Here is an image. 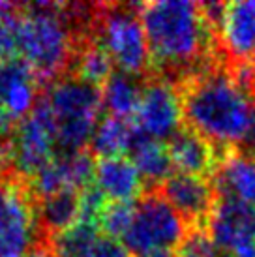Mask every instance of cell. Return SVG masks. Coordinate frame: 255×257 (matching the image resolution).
Returning a JSON list of instances; mask_svg holds the SVG:
<instances>
[{
  "label": "cell",
  "mask_w": 255,
  "mask_h": 257,
  "mask_svg": "<svg viewBox=\"0 0 255 257\" xmlns=\"http://www.w3.org/2000/svg\"><path fill=\"white\" fill-rule=\"evenodd\" d=\"M214 186L218 195H227L255 208V156L248 150L233 149L220 156Z\"/></svg>",
  "instance_id": "obj_13"
},
{
  "label": "cell",
  "mask_w": 255,
  "mask_h": 257,
  "mask_svg": "<svg viewBox=\"0 0 255 257\" xmlns=\"http://www.w3.org/2000/svg\"><path fill=\"white\" fill-rule=\"evenodd\" d=\"M218 47L227 64L255 58V0L225 4L218 27Z\"/></svg>",
  "instance_id": "obj_11"
},
{
  "label": "cell",
  "mask_w": 255,
  "mask_h": 257,
  "mask_svg": "<svg viewBox=\"0 0 255 257\" xmlns=\"http://www.w3.org/2000/svg\"><path fill=\"white\" fill-rule=\"evenodd\" d=\"M32 257H57V255L53 253V250L49 248V244H45V246H42L40 250H36V253Z\"/></svg>",
  "instance_id": "obj_24"
},
{
  "label": "cell",
  "mask_w": 255,
  "mask_h": 257,
  "mask_svg": "<svg viewBox=\"0 0 255 257\" xmlns=\"http://www.w3.org/2000/svg\"><path fill=\"white\" fill-rule=\"evenodd\" d=\"M45 244L27 180L0 177V257H32Z\"/></svg>",
  "instance_id": "obj_6"
},
{
  "label": "cell",
  "mask_w": 255,
  "mask_h": 257,
  "mask_svg": "<svg viewBox=\"0 0 255 257\" xmlns=\"http://www.w3.org/2000/svg\"><path fill=\"white\" fill-rule=\"evenodd\" d=\"M182 120L184 113L178 86L163 79L150 77L145 83L141 103L134 118L139 132L156 141H165L180 132Z\"/></svg>",
  "instance_id": "obj_9"
},
{
  "label": "cell",
  "mask_w": 255,
  "mask_h": 257,
  "mask_svg": "<svg viewBox=\"0 0 255 257\" xmlns=\"http://www.w3.org/2000/svg\"><path fill=\"white\" fill-rule=\"evenodd\" d=\"M188 223L160 190L145 192L135 201L134 216L122 235V246L132 257L178 250L188 235Z\"/></svg>",
  "instance_id": "obj_5"
},
{
  "label": "cell",
  "mask_w": 255,
  "mask_h": 257,
  "mask_svg": "<svg viewBox=\"0 0 255 257\" xmlns=\"http://www.w3.org/2000/svg\"><path fill=\"white\" fill-rule=\"evenodd\" d=\"M113 72V62H111L109 55L99 45L96 38L88 36L79 43L77 49H75V55H73L70 73L85 79V81L92 83V85L103 86Z\"/></svg>",
  "instance_id": "obj_20"
},
{
  "label": "cell",
  "mask_w": 255,
  "mask_h": 257,
  "mask_svg": "<svg viewBox=\"0 0 255 257\" xmlns=\"http://www.w3.org/2000/svg\"><path fill=\"white\" fill-rule=\"evenodd\" d=\"M42 92L43 85L21 57L0 60V137L14 132Z\"/></svg>",
  "instance_id": "obj_8"
},
{
  "label": "cell",
  "mask_w": 255,
  "mask_h": 257,
  "mask_svg": "<svg viewBox=\"0 0 255 257\" xmlns=\"http://www.w3.org/2000/svg\"><path fill=\"white\" fill-rule=\"evenodd\" d=\"M145 83L147 79L114 70L111 77L105 81V85L101 86L103 111L109 116H116L122 120H134L139 103H141Z\"/></svg>",
  "instance_id": "obj_18"
},
{
  "label": "cell",
  "mask_w": 255,
  "mask_h": 257,
  "mask_svg": "<svg viewBox=\"0 0 255 257\" xmlns=\"http://www.w3.org/2000/svg\"><path fill=\"white\" fill-rule=\"evenodd\" d=\"M94 186L101 192L107 203H134L145 193L141 175L128 156L98 160Z\"/></svg>",
  "instance_id": "obj_14"
},
{
  "label": "cell",
  "mask_w": 255,
  "mask_h": 257,
  "mask_svg": "<svg viewBox=\"0 0 255 257\" xmlns=\"http://www.w3.org/2000/svg\"><path fill=\"white\" fill-rule=\"evenodd\" d=\"M149 43L152 77L180 86L190 77L218 66V34L201 2L158 0L139 4Z\"/></svg>",
  "instance_id": "obj_1"
},
{
  "label": "cell",
  "mask_w": 255,
  "mask_h": 257,
  "mask_svg": "<svg viewBox=\"0 0 255 257\" xmlns=\"http://www.w3.org/2000/svg\"><path fill=\"white\" fill-rule=\"evenodd\" d=\"M92 36L105 49L118 72L147 81L152 77L149 43L139 15V4H94Z\"/></svg>",
  "instance_id": "obj_4"
},
{
  "label": "cell",
  "mask_w": 255,
  "mask_h": 257,
  "mask_svg": "<svg viewBox=\"0 0 255 257\" xmlns=\"http://www.w3.org/2000/svg\"><path fill=\"white\" fill-rule=\"evenodd\" d=\"M178 257H193V255H188V253H182V251H180V253H178Z\"/></svg>",
  "instance_id": "obj_26"
},
{
  "label": "cell",
  "mask_w": 255,
  "mask_h": 257,
  "mask_svg": "<svg viewBox=\"0 0 255 257\" xmlns=\"http://www.w3.org/2000/svg\"><path fill=\"white\" fill-rule=\"evenodd\" d=\"M36 214L43 238L49 244V240L77 223L81 214V192L64 190L36 199Z\"/></svg>",
  "instance_id": "obj_17"
},
{
  "label": "cell",
  "mask_w": 255,
  "mask_h": 257,
  "mask_svg": "<svg viewBox=\"0 0 255 257\" xmlns=\"http://www.w3.org/2000/svg\"><path fill=\"white\" fill-rule=\"evenodd\" d=\"M43 96L55 122L58 154L88 150L103 114L101 86L66 73L43 86Z\"/></svg>",
  "instance_id": "obj_3"
},
{
  "label": "cell",
  "mask_w": 255,
  "mask_h": 257,
  "mask_svg": "<svg viewBox=\"0 0 255 257\" xmlns=\"http://www.w3.org/2000/svg\"><path fill=\"white\" fill-rule=\"evenodd\" d=\"M251 147H253V152H251V154L255 156V141H253V145H251Z\"/></svg>",
  "instance_id": "obj_27"
},
{
  "label": "cell",
  "mask_w": 255,
  "mask_h": 257,
  "mask_svg": "<svg viewBox=\"0 0 255 257\" xmlns=\"http://www.w3.org/2000/svg\"><path fill=\"white\" fill-rule=\"evenodd\" d=\"M253 238H255V233H253Z\"/></svg>",
  "instance_id": "obj_28"
},
{
  "label": "cell",
  "mask_w": 255,
  "mask_h": 257,
  "mask_svg": "<svg viewBox=\"0 0 255 257\" xmlns=\"http://www.w3.org/2000/svg\"><path fill=\"white\" fill-rule=\"evenodd\" d=\"M188 128L214 149L233 150L255 141V96L227 66H214L178 86Z\"/></svg>",
  "instance_id": "obj_2"
},
{
  "label": "cell",
  "mask_w": 255,
  "mask_h": 257,
  "mask_svg": "<svg viewBox=\"0 0 255 257\" xmlns=\"http://www.w3.org/2000/svg\"><path fill=\"white\" fill-rule=\"evenodd\" d=\"M206 231L221 253H233L242 244L255 240V208L227 195H218Z\"/></svg>",
  "instance_id": "obj_12"
},
{
  "label": "cell",
  "mask_w": 255,
  "mask_h": 257,
  "mask_svg": "<svg viewBox=\"0 0 255 257\" xmlns=\"http://www.w3.org/2000/svg\"><path fill=\"white\" fill-rule=\"evenodd\" d=\"M21 4L0 2V60L19 57Z\"/></svg>",
  "instance_id": "obj_21"
},
{
  "label": "cell",
  "mask_w": 255,
  "mask_h": 257,
  "mask_svg": "<svg viewBox=\"0 0 255 257\" xmlns=\"http://www.w3.org/2000/svg\"><path fill=\"white\" fill-rule=\"evenodd\" d=\"M128 152H130V160L134 162L135 169L141 175L145 192L160 190L163 182L173 175V162H171L169 149L165 147V143L147 137L139 132L137 126H135L132 147Z\"/></svg>",
  "instance_id": "obj_16"
},
{
  "label": "cell",
  "mask_w": 255,
  "mask_h": 257,
  "mask_svg": "<svg viewBox=\"0 0 255 257\" xmlns=\"http://www.w3.org/2000/svg\"><path fill=\"white\" fill-rule=\"evenodd\" d=\"M134 120H122L116 116H101V120L96 126L88 150L94 158H116L124 156L134 139Z\"/></svg>",
  "instance_id": "obj_19"
},
{
  "label": "cell",
  "mask_w": 255,
  "mask_h": 257,
  "mask_svg": "<svg viewBox=\"0 0 255 257\" xmlns=\"http://www.w3.org/2000/svg\"><path fill=\"white\" fill-rule=\"evenodd\" d=\"M12 171L29 182L36 173L58 156L57 132L45 96L38 98L34 109L15 126L10 137Z\"/></svg>",
  "instance_id": "obj_7"
},
{
  "label": "cell",
  "mask_w": 255,
  "mask_h": 257,
  "mask_svg": "<svg viewBox=\"0 0 255 257\" xmlns=\"http://www.w3.org/2000/svg\"><path fill=\"white\" fill-rule=\"evenodd\" d=\"M143 257H173L171 251H158V253H149V255H143Z\"/></svg>",
  "instance_id": "obj_25"
},
{
  "label": "cell",
  "mask_w": 255,
  "mask_h": 257,
  "mask_svg": "<svg viewBox=\"0 0 255 257\" xmlns=\"http://www.w3.org/2000/svg\"><path fill=\"white\" fill-rule=\"evenodd\" d=\"M135 208L134 203H107L103 212L99 216V231L111 238H122L128 225L132 221Z\"/></svg>",
  "instance_id": "obj_22"
},
{
  "label": "cell",
  "mask_w": 255,
  "mask_h": 257,
  "mask_svg": "<svg viewBox=\"0 0 255 257\" xmlns=\"http://www.w3.org/2000/svg\"><path fill=\"white\" fill-rule=\"evenodd\" d=\"M75 257H132L122 246V242L114 240L111 236H105L103 233L94 238L92 242L81 250Z\"/></svg>",
  "instance_id": "obj_23"
},
{
  "label": "cell",
  "mask_w": 255,
  "mask_h": 257,
  "mask_svg": "<svg viewBox=\"0 0 255 257\" xmlns=\"http://www.w3.org/2000/svg\"><path fill=\"white\" fill-rule=\"evenodd\" d=\"M169 156L173 162V169L184 175L195 177H210L214 175L220 156L214 152V147L197 136L193 130L180 128L169 141Z\"/></svg>",
  "instance_id": "obj_15"
},
{
  "label": "cell",
  "mask_w": 255,
  "mask_h": 257,
  "mask_svg": "<svg viewBox=\"0 0 255 257\" xmlns=\"http://www.w3.org/2000/svg\"><path fill=\"white\" fill-rule=\"evenodd\" d=\"M160 192L190 229H205L218 201V192L212 180L184 173H173L163 182Z\"/></svg>",
  "instance_id": "obj_10"
}]
</instances>
